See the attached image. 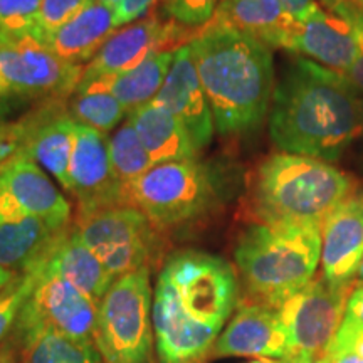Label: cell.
Returning <instances> with one entry per match:
<instances>
[{
    "instance_id": "cb8c5ba5",
    "label": "cell",
    "mask_w": 363,
    "mask_h": 363,
    "mask_svg": "<svg viewBox=\"0 0 363 363\" xmlns=\"http://www.w3.org/2000/svg\"><path fill=\"white\" fill-rule=\"evenodd\" d=\"M153 165L167 162L190 160L197 157V148L177 118L160 104L150 101L128 113Z\"/></svg>"
},
{
    "instance_id": "484cf974",
    "label": "cell",
    "mask_w": 363,
    "mask_h": 363,
    "mask_svg": "<svg viewBox=\"0 0 363 363\" xmlns=\"http://www.w3.org/2000/svg\"><path fill=\"white\" fill-rule=\"evenodd\" d=\"M24 363H104L93 342L74 340L49 328L11 333Z\"/></svg>"
},
{
    "instance_id": "603a6c76",
    "label": "cell",
    "mask_w": 363,
    "mask_h": 363,
    "mask_svg": "<svg viewBox=\"0 0 363 363\" xmlns=\"http://www.w3.org/2000/svg\"><path fill=\"white\" fill-rule=\"evenodd\" d=\"M174 51H162L153 54L152 57L130 71L79 81L74 94H111L131 113L136 108L153 101L165 83L172 62H174Z\"/></svg>"
},
{
    "instance_id": "60d3db41",
    "label": "cell",
    "mask_w": 363,
    "mask_h": 363,
    "mask_svg": "<svg viewBox=\"0 0 363 363\" xmlns=\"http://www.w3.org/2000/svg\"><path fill=\"white\" fill-rule=\"evenodd\" d=\"M17 274H12V272H9V271H6V269H2V267H0V291H2L4 288H6V286L11 283V281L16 278Z\"/></svg>"
},
{
    "instance_id": "f546056e",
    "label": "cell",
    "mask_w": 363,
    "mask_h": 363,
    "mask_svg": "<svg viewBox=\"0 0 363 363\" xmlns=\"http://www.w3.org/2000/svg\"><path fill=\"white\" fill-rule=\"evenodd\" d=\"M35 283L33 272L17 274L6 288L0 291V343L6 342L7 335L12 333L19 313L29 298Z\"/></svg>"
},
{
    "instance_id": "6da1fadb",
    "label": "cell",
    "mask_w": 363,
    "mask_h": 363,
    "mask_svg": "<svg viewBox=\"0 0 363 363\" xmlns=\"http://www.w3.org/2000/svg\"><path fill=\"white\" fill-rule=\"evenodd\" d=\"M238 296V276L222 257L194 249L167 257L152 306L158 362L207 363Z\"/></svg>"
},
{
    "instance_id": "ee69618b",
    "label": "cell",
    "mask_w": 363,
    "mask_h": 363,
    "mask_svg": "<svg viewBox=\"0 0 363 363\" xmlns=\"http://www.w3.org/2000/svg\"><path fill=\"white\" fill-rule=\"evenodd\" d=\"M357 279H360V281H363V261H362V264H360V267H358V272H357Z\"/></svg>"
},
{
    "instance_id": "836d02e7",
    "label": "cell",
    "mask_w": 363,
    "mask_h": 363,
    "mask_svg": "<svg viewBox=\"0 0 363 363\" xmlns=\"http://www.w3.org/2000/svg\"><path fill=\"white\" fill-rule=\"evenodd\" d=\"M96 0H43L39 19V40H44L67 21Z\"/></svg>"
},
{
    "instance_id": "ffe728a7",
    "label": "cell",
    "mask_w": 363,
    "mask_h": 363,
    "mask_svg": "<svg viewBox=\"0 0 363 363\" xmlns=\"http://www.w3.org/2000/svg\"><path fill=\"white\" fill-rule=\"evenodd\" d=\"M29 271L57 276L78 288L98 305L115 281L111 272L79 239L71 224Z\"/></svg>"
},
{
    "instance_id": "e575fe53",
    "label": "cell",
    "mask_w": 363,
    "mask_h": 363,
    "mask_svg": "<svg viewBox=\"0 0 363 363\" xmlns=\"http://www.w3.org/2000/svg\"><path fill=\"white\" fill-rule=\"evenodd\" d=\"M99 2L106 4L111 9L118 24L130 26L142 17H147L157 0H99Z\"/></svg>"
},
{
    "instance_id": "d6a6232c",
    "label": "cell",
    "mask_w": 363,
    "mask_h": 363,
    "mask_svg": "<svg viewBox=\"0 0 363 363\" xmlns=\"http://www.w3.org/2000/svg\"><path fill=\"white\" fill-rule=\"evenodd\" d=\"M220 0H163V11L177 24L195 29L214 19Z\"/></svg>"
},
{
    "instance_id": "ba28073f",
    "label": "cell",
    "mask_w": 363,
    "mask_h": 363,
    "mask_svg": "<svg viewBox=\"0 0 363 363\" xmlns=\"http://www.w3.org/2000/svg\"><path fill=\"white\" fill-rule=\"evenodd\" d=\"M72 227L115 279L150 267L160 251L157 227L133 206L78 214Z\"/></svg>"
},
{
    "instance_id": "8992f818",
    "label": "cell",
    "mask_w": 363,
    "mask_h": 363,
    "mask_svg": "<svg viewBox=\"0 0 363 363\" xmlns=\"http://www.w3.org/2000/svg\"><path fill=\"white\" fill-rule=\"evenodd\" d=\"M153 291L150 267L113 281L98 305L93 343L104 363H153Z\"/></svg>"
},
{
    "instance_id": "2e32d148",
    "label": "cell",
    "mask_w": 363,
    "mask_h": 363,
    "mask_svg": "<svg viewBox=\"0 0 363 363\" xmlns=\"http://www.w3.org/2000/svg\"><path fill=\"white\" fill-rule=\"evenodd\" d=\"M65 101L45 103L33 115L22 118L21 152L33 158L40 169L51 174L69 192V165L78 123L62 106Z\"/></svg>"
},
{
    "instance_id": "f1b7e54d",
    "label": "cell",
    "mask_w": 363,
    "mask_h": 363,
    "mask_svg": "<svg viewBox=\"0 0 363 363\" xmlns=\"http://www.w3.org/2000/svg\"><path fill=\"white\" fill-rule=\"evenodd\" d=\"M43 0H0V30L39 39Z\"/></svg>"
},
{
    "instance_id": "52a82bcc",
    "label": "cell",
    "mask_w": 363,
    "mask_h": 363,
    "mask_svg": "<svg viewBox=\"0 0 363 363\" xmlns=\"http://www.w3.org/2000/svg\"><path fill=\"white\" fill-rule=\"evenodd\" d=\"M130 206L157 229H172L201 219L216 199L211 172L197 158L153 165L126 189Z\"/></svg>"
},
{
    "instance_id": "4dcf8cb0",
    "label": "cell",
    "mask_w": 363,
    "mask_h": 363,
    "mask_svg": "<svg viewBox=\"0 0 363 363\" xmlns=\"http://www.w3.org/2000/svg\"><path fill=\"white\" fill-rule=\"evenodd\" d=\"M321 6L342 13L345 19L350 21L355 35V59L353 65L343 72V78L352 84L358 94H363V12L350 0H318Z\"/></svg>"
},
{
    "instance_id": "1f68e13d",
    "label": "cell",
    "mask_w": 363,
    "mask_h": 363,
    "mask_svg": "<svg viewBox=\"0 0 363 363\" xmlns=\"http://www.w3.org/2000/svg\"><path fill=\"white\" fill-rule=\"evenodd\" d=\"M360 337H363V283L357 284L352 289L347 308H345L342 325H340L337 335H335L326 353L330 357L337 355L345 348L350 347L353 342H357Z\"/></svg>"
},
{
    "instance_id": "4fadbf2b",
    "label": "cell",
    "mask_w": 363,
    "mask_h": 363,
    "mask_svg": "<svg viewBox=\"0 0 363 363\" xmlns=\"http://www.w3.org/2000/svg\"><path fill=\"white\" fill-rule=\"evenodd\" d=\"M69 194L78 201V214L130 206L126 189L113 172L110 136L78 123L69 165Z\"/></svg>"
},
{
    "instance_id": "9c48e42d",
    "label": "cell",
    "mask_w": 363,
    "mask_h": 363,
    "mask_svg": "<svg viewBox=\"0 0 363 363\" xmlns=\"http://www.w3.org/2000/svg\"><path fill=\"white\" fill-rule=\"evenodd\" d=\"M352 289L353 286L331 284L318 276L274 306L288 335L286 363H306L328 352Z\"/></svg>"
},
{
    "instance_id": "5b68a950",
    "label": "cell",
    "mask_w": 363,
    "mask_h": 363,
    "mask_svg": "<svg viewBox=\"0 0 363 363\" xmlns=\"http://www.w3.org/2000/svg\"><path fill=\"white\" fill-rule=\"evenodd\" d=\"M234 259L249 296L274 308L315 278L321 227L252 224L239 235Z\"/></svg>"
},
{
    "instance_id": "83f0119b",
    "label": "cell",
    "mask_w": 363,
    "mask_h": 363,
    "mask_svg": "<svg viewBox=\"0 0 363 363\" xmlns=\"http://www.w3.org/2000/svg\"><path fill=\"white\" fill-rule=\"evenodd\" d=\"M69 115L76 123L91 126L99 133L108 135L128 115V110L111 94L88 93L74 94L69 103Z\"/></svg>"
},
{
    "instance_id": "277c9868",
    "label": "cell",
    "mask_w": 363,
    "mask_h": 363,
    "mask_svg": "<svg viewBox=\"0 0 363 363\" xmlns=\"http://www.w3.org/2000/svg\"><path fill=\"white\" fill-rule=\"evenodd\" d=\"M353 192L355 179L331 163L279 152L257 167L251 201L261 222L321 227Z\"/></svg>"
},
{
    "instance_id": "ac0fdd59",
    "label": "cell",
    "mask_w": 363,
    "mask_h": 363,
    "mask_svg": "<svg viewBox=\"0 0 363 363\" xmlns=\"http://www.w3.org/2000/svg\"><path fill=\"white\" fill-rule=\"evenodd\" d=\"M363 261V190L345 199L321 224V267L331 284L353 286Z\"/></svg>"
},
{
    "instance_id": "4316f807",
    "label": "cell",
    "mask_w": 363,
    "mask_h": 363,
    "mask_svg": "<svg viewBox=\"0 0 363 363\" xmlns=\"http://www.w3.org/2000/svg\"><path fill=\"white\" fill-rule=\"evenodd\" d=\"M110 158L113 172L125 189L153 167L135 126L126 120L116 133L110 136Z\"/></svg>"
},
{
    "instance_id": "8d00e7d4",
    "label": "cell",
    "mask_w": 363,
    "mask_h": 363,
    "mask_svg": "<svg viewBox=\"0 0 363 363\" xmlns=\"http://www.w3.org/2000/svg\"><path fill=\"white\" fill-rule=\"evenodd\" d=\"M21 106H24V103L13 94L11 86H9L6 78H4L2 69H0V123H7V118L13 111L19 110Z\"/></svg>"
},
{
    "instance_id": "8fae6325",
    "label": "cell",
    "mask_w": 363,
    "mask_h": 363,
    "mask_svg": "<svg viewBox=\"0 0 363 363\" xmlns=\"http://www.w3.org/2000/svg\"><path fill=\"white\" fill-rule=\"evenodd\" d=\"M33 272L35 283L19 313L12 333L49 328L74 340L93 342L98 303L54 274Z\"/></svg>"
},
{
    "instance_id": "e0dca14e",
    "label": "cell",
    "mask_w": 363,
    "mask_h": 363,
    "mask_svg": "<svg viewBox=\"0 0 363 363\" xmlns=\"http://www.w3.org/2000/svg\"><path fill=\"white\" fill-rule=\"evenodd\" d=\"M288 335L276 308L264 303H244L219 335L212 357L288 358Z\"/></svg>"
},
{
    "instance_id": "d4e9b609",
    "label": "cell",
    "mask_w": 363,
    "mask_h": 363,
    "mask_svg": "<svg viewBox=\"0 0 363 363\" xmlns=\"http://www.w3.org/2000/svg\"><path fill=\"white\" fill-rule=\"evenodd\" d=\"M67 225L40 217L0 224V267L12 274H24L49 251Z\"/></svg>"
},
{
    "instance_id": "74e56055",
    "label": "cell",
    "mask_w": 363,
    "mask_h": 363,
    "mask_svg": "<svg viewBox=\"0 0 363 363\" xmlns=\"http://www.w3.org/2000/svg\"><path fill=\"white\" fill-rule=\"evenodd\" d=\"M331 363H363V337L353 342L343 352L331 357Z\"/></svg>"
},
{
    "instance_id": "7402d4cb",
    "label": "cell",
    "mask_w": 363,
    "mask_h": 363,
    "mask_svg": "<svg viewBox=\"0 0 363 363\" xmlns=\"http://www.w3.org/2000/svg\"><path fill=\"white\" fill-rule=\"evenodd\" d=\"M118 27L120 24L111 9L96 0L54 30L44 44L65 61L83 66V62L96 56Z\"/></svg>"
},
{
    "instance_id": "30bf717a",
    "label": "cell",
    "mask_w": 363,
    "mask_h": 363,
    "mask_svg": "<svg viewBox=\"0 0 363 363\" xmlns=\"http://www.w3.org/2000/svg\"><path fill=\"white\" fill-rule=\"evenodd\" d=\"M0 69L17 98L57 103L74 94L84 66L56 56L33 35H12L0 30Z\"/></svg>"
},
{
    "instance_id": "b9f144b4",
    "label": "cell",
    "mask_w": 363,
    "mask_h": 363,
    "mask_svg": "<svg viewBox=\"0 0 363 363\" xmlns=\"http://www.w3.org/2000/svg\"><path fill=\"white\" fill-rule=\"evenodd\" d=\"M247 363H286V362L279 360V358H252V360Z\"/></svg>"
},
{
    "instance_id": "ab89813d",
    "label": "cell",
    "mask_w": 363,
    "mask_h": 363,
    "mask_svg": "<svg viewBox=\"0 0 363 363\" xmlns=\"http://www.w3.org/2000/svg\"><path fill=\"white\" fill-rule=\"evenodd\" d=\"M19 353V347L12 338H7L6 342L0 343V363H17Z\"/></svg>"
},
{
    "instance_id": "f6af8a7d",
    "label": "cell",
    "mask_w": 363,
    "mask_h": 363,
    "mask_svg": "<svg viewBox=\"0 0 363 363\" xmlns=\"http://www.w3.org/2000/svg\"><path fill=\"white\" fill-rule=\"evenodd\" d=\"M350 2L355 4V6H357L358 9H360V11L363 12V0H350Z\"/></svg>"
},
{
    "instance_id": "7bdbcfd3",
    "label": "cell",
    "mask_w": 363,
    "mask_h": 363,
    "mask_svg": "<svg viewBox=\"0 0 363 363\" xmlns=\"http://www.w3.org/2000/svg\"><path fill=\"white\" fill-rule=\"evenodd\" d=\"M306 363H331V357L328 355V353H325V355H320V357L313 358V360L306 362Z\"/></svg>"
},
{
    "instance_id": "5bb4252c",
    "label": "cell",
    "mask_w": 363,
    "mask_h": 363,
    "mask_svg": "<svg viewBox=\"0 0 363 363\" xmlns=\"http://www.w3.org/2000/svg\"><path fill=\"white\" fill-rule=\"evenodd\" d=\"M187 33L189 27L175 21H163L157 13H148L143 19L116 30L84 66L81 81L133 69L153 54L167 51Z\"/></svg>"
},
{
    "instance_id": "bcb514c9",
    "label": "cell",
    "mask_w": 363,
    "mask_h": 363,
    "mask_svg": "<svg viewBox=\"0 0 363 363\" xmlns=\"http://www.w3.org/2000/svg\"><path fill=\"white\" fill-rule=\"evenodd\" d=\"M360 136L363 138V99H362V131H360Z\"/></svg>"
},
{
    "instance_id": "f35d334b",
    "label": "cell",
    "mask_w": 363,
    "mask_h": 363,
    "mask_svg": "<svg viewBox=\"0 0 363 363\" xmlns=\"http://www.w3.org/2000/svg\"><path fill=\"white\" fill-rule=\"evenodd\" d=\"M279 2L283 4L286 11L291 13V16L296 17L298 21H301L316 6L318 0H279Z\"/></svg>"
},
{
    "instance_id": "d590c367",
    "label": "cell",
    "mask_w": 363,
    "mask_h": 363,
    "mask_svg": "<svg viewBox=\"0 0 363 363\" xmlns=\"http://www.w3.org/2000/svg\"><path fill=\"white\" fill-rule=\"evenodd\" d=\"M22 148L21 121L17 123H0V169L17 155Z\"/></svg>"
},
{
    "instance_id": "d6986e66",
    "label": "cell",
    "mask_w": 363,
    "mask_h": 363,
    "mask_svg": "<svg viewBox=\"0 0 363 363\" xmlns=\"http://www.w3.org/2000/svg\"><path fill=\"white\" fill-rule=\"evenodd\" d=\"M289 51L343 74L355 59V35L350 21L316 2L299 21Z\"/></svg>"
},
{
    "instance_id": "7a4b0ae2",
    "label": "cell",
    "mask_w": 363,
    "mask_h": 363,
    "mask_svg": "<svg viewBox=\"0 0 363 363\" xmlns=\"http://www.w3.org/2000/svg\"><path fill=\"white\" fill-rule=\"evenodd\" d=\"M362 99L342 74L296 56L276 81L269 136L281 152L340 160L360 136Z\"/></svg>"
},
{
    "instance_id": "44dd1931",
    "label": "cell",
    "mask_w": 363,
    "mask_h": 363,
    "mask_svg": "<svg viewBox=\"0 0 363 363\" xmlns=\"http://www.w3.org/2000/svg\"><path fill=\"white\" fill-rule=\"evenodd\" d=\"M216 21L252 35L269 48L289 51L299 21L279 0H220Z\"/></svg>"
},
{
    "instance_id": "3957f363",
    "label": "cell",
    "mask_w": 363,
    "mask_h": 363,
    "mask_svg": "<svg viewBox=\"0 0 363 363\" xmlns=\"http://www.w3.org/2000/svg\"><path fill=\"white\" fill-rule=\"evenodd\" d=\"M216 131L246 135L269 116L276 76L269 45L212 19L189 40Z\"/></svg>"
},
{
    "instance_id": "7c38bea8",
    "label": "cell",
    "mask_w": 363,
    "mask_h": 363,
    "mask_svg": "<svg viewBox=\"0 0 363 363\" xmlns=\"http://www.w3.org/2000/svg\"><path fill=\"white\" fill-rule=\"evenodd\" d=\"M40 217L71 224V203L48 172L19 152L0 169V224Z\"/></svg>"
},
{
    "instance_id": "9a60e30c",
    "label": "cell",
    "mask_w": 363,
    "mask_h": 363,
    "mask_svg": "<svg viewBox=\"0 0 363 363\" xmlns=\"http://www.w3.org/2000/svg\"><path fill=\"white\" fill-rule=\"evenodd\" d=\"M153 103L169 110L184 125L197 152L211 145L216 131L214 116L189 43L177 48L165 83L153 98Z\"/></svg>"
}]
</instances>
